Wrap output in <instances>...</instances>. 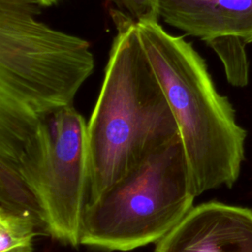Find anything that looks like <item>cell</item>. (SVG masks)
Masks as SVG:
<instances>
[{
	"instance_id": "7",
	"label": "cell",
	"mask_w": 252,
	"mask_h": 252,
	"mask_svg": "<svg viewBox=\"0 0 252 252\" xmlns=\"http://www.w3.org/2000/svg\"><path fill=\"white\" fill-rule=\"evenodd\" d=\"M160 19L204 41L233 35L252 42V0H160Z\"/></svg>"
},
{
	"instance_id": "6",
	"label": "cell",
	"mask_w": 252,
	"mask_h": 252,
	"mask_svg": "<svg viewBox=\"0 0 252 252\" xmlns=\"http://www.w3.org/2000/svg\"><path fill=\"white\" fill-rule=\"evenodd\" d=\"M155 252H252V210L220 202L193 206Z\"/></svg>"
},
{
	"instance_id": "2",
	"label": "cell",
	"mask_w": 252,
	"mask_h": 252,
	"mask_svg": "<svg viewBox=\"0 0 252 252\" xmlns=\"http://www.w3.org/2000/svg\"><path fill=\"white\" fill-rule=\"evenodd\" d=\"M142 46L178 125L194 194L238 178L245 130L228 99L216 89L205 60L191 42L158 23H136Z\"/></svg>"
},
{
	"instance_id": "9",
	"label": "cell",
	"mask_w": 252,
	"mask_h": 252,
	"mask_svg": "<svg viewBox=\"0 0 252 252\" xmlns=\"http://www.w3.org/2000/svg\"><path fill=\"white\" fill-rule=\"evenodd\" d=\"M35 235L38 231L32 219L0 212V252H33Z\"/></svg>"
},
{
	"instance_id": "10",
	"label": "cell",
	"mask_w": 252,
	"mask_h": 252,
	"mask_svg": "<svg viewBox=\"0 0 252 252\" xmlns=\"http://www.w3.org/2000/svg\"><path fill=\"white\" fill-rule=\"evenodd\" d=\"M136 23H158L160 0H110Z\"/></svg>"
},
{
	"instance_id": "4",
	"label": "cell",
	"mask_w": 252,
	"mask_h": 252,
	"mask_svg": "<svg viewBox=\"0 0 252 252\" xmlns=\"http://www.w3.org/2000/svg\"><path fill=\"white\" fill-rule=\"evenodd\" d=\"M195 197L179 136L86 204L80 244L110 252L157 243L190 211Z\"/></svg>"
},
{
	"instance_id": "11",
	"label": "cell",
	"mask_w": 252,
	"mask_h": 252,
	"mask_svg": "<svg viewBox=\"0 0 252 252\" xmlns=\"http://www.w3.org/2000/svg\"><path fill=\"white\" fill-rule=\"evenodd\" d=\"M59 1H61V0H36L38 5L39 6H43V7L52 6L54 4H57Z\"/></svg>"
},
{
	"instance_id": "8",
	"label": "cell",
	"mask_w": 252,
	"mask_h": 252,
	"mask_svg": "<svg viewBox=\"0 0 252 252\" xmlns=\"http://www.w3.org/2000/svg\"><path fill=\"white\" fill-rule=\"evenodd\" d=\"M205 42L222 62L228 83L235 87L246 86L248 83V61L243 39L233 35H223Z\"/></svg>"
},
{
	"instance_id": "1",
	"label": "cell",
	"mask_w": 252,
	"mask_h": 252,
	"mask_svg": "<svg viewBox=\"0 0 252 252\" xmlns=\"http://www.w3.org/2000/svg\"><path fill=\"white\" fill-rule=\"evenodd\" d=\"M116 34L88 122L87 203L96 200L152 153L180 136L140 41L136 22L110 10Z\"/></svg>"
},
{
	"instance_id": "5",
	"label": "cell",
	"mask_w": 252,
	"mask_h": 252,
	"mask_svg": "<svg viewBox=\"0 0 252 252\" xmlns=\"http://www.w3.org/2000/svg\"><path fill=\"white\" fill-rule=\"evenodd\" d=\"M36 0H0V94L34 110L72 105L94 73L86 39L39 22Z\"/></svg>"
},
{
	"instance_id": "3",
	"label": "cell",
	"mask_w": 252,
	"mask_h": 252,
	"mask_svg": "<svg viewBox=\"0 0 252 252\" xmlns=\"http://www.w3.org/2000/svg\"><path fill=\"white\" fill-rule=\"evenodd\" d=\"M88 123L72 105L34 110L0 94V160L26 179L49 236L77 247L89 186Z\"/></svg>"
}]
</instances>
